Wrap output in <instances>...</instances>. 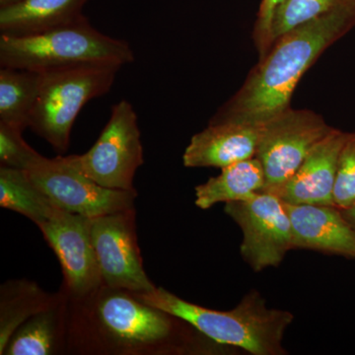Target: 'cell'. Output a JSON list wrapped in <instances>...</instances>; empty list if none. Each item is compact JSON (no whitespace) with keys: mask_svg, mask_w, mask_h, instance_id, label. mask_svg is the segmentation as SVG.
<instances>
[{"mask_svg":"<svg viewBox=\"0 0 355 355\" xmlns=\"http://www.w3.org/2000/svg\"><path fill=\"white\" fill-rule=\"evenodd\" d=\"M355 18V0L287 32L261 58L243 87L209 123H265L289 109L294 89L318 57Z\"/></svg>","mask_w":355,"mask_h":355,"instance_id":"1","label":"cell"},{"mask_svg":"<svg viewBox=\"0 0 355 355\" xmlns=\"http://www.w3.org/2000/svg\"><path fill=\"white\" fill-rule=\"evenodd\" d=\"M67 299L69 352L114 355L179 352V318L147 304L133 292L102 284L83 297Z\"/></svg>","mask_w":355,"mask_h":355,"instance_id":"2","label":"cell"},{"mask_svg":"<svg viewBox=\"0 0 355 355\" xmlns=\"http://www.w3.org/2000/svg\"><path fill=\"white\" fill-rule=\"evenodd\" d=\"M135 294L147 304L183 320L212 342L239 347L254 355L286 354L282 340L294 316L288 311L266 307L258 291H252L229 311L189 302L162 287Z\"/></svg>","mask_w":355,"mask_h":355,"instance_id":"3","label":"cell"},{"mask_svg":"<svg viewBox=\"0 0 355 355\" xmlns=\"http://www.w3.org/2000/svg\"><path fill=\"white\" fill-rule=\"evenodd\" d=\"M135 60L130 44L98 31L87 17L28 36L0 35V65L46 71L73 65H123Z\"/></svg>","mask_w":355,"mask_h":355,"instance_id":"4","label":"cell"},{"mask_svg":"<svg viewBox=\"0 0 355 355\" xmlns=\"http://www.w3.org/2000/svg\"><path fill=\"white\" fill-rule=\"evenodd\" d=\"M121 67L89 64L42 71L41 88L28 128L58 153H65L77 116L90 100L109 92Z\"/></svg>","mask_w":355,"mask_h":355,"instance_id":"5","label":"cell"},{"mask_svg":"<svg viewBox=\"0 0 355 355\" xmlns=\"http://www.w3.org/2000/svg\"><path fill=\"white\" fill-rule=\"evenodd\" d=\"M28 177L58 209L93 218L135 209V190L105 188L86 176L69 156L43 155L24 170Z\"/></svg>","mask_w":355,"mask_h":355,"instance_id":"6","label":"cell"},{"mask_svg":"<svg viewBox=\"0 0 355 355\" xmlns=\"http://www.w3.org/2000/svg\"><path fill=\"white\" fill-rule=\"evenodd\" d=\"M86 176L105 188L135 190L133 179L144 164L137 114L121 100L112 107L111 116L94 146L81 155H69Z\"/></svg>","mask_w":355,"mask_h":355,"instance_id":"7","label":"cell"},{"mask_svg":"<svg viewBox=\"0 0 355 355\" xmlns=\"http://www.w3.org/2000/svg\"><path fill=\"white\" fill-rule=\"evenodd\" d=\"M331 130L320 114L307 110L289 108L266 121L254 156L265 172L261 191L273 193L284 186Z\"/></svg>","mask_w":355,"mask_h":355,"instance_id":"8","label":"cell"},{"mask_svg":"<svg viewBox=\"0 0 355 355\" xmlns=\"http://www.w3.org/2000/svg\"><path fill=\"white\" fill-rule=\"evenodd\" d=\"M224 211L241 228L242 258L254 272L277 266L292 248L291 219L277 195L260 191L225 203Z\"/></svg>","mask_w":355,"mask_h":355,"instance_id":"9","label":"cell"},{"mask_svg":"<svg viewBox=\"0 0 355 355\" xmlns=\"http://www.w3.org/2000/svg\"><path fill=\"white\" fill-rule=\"evenodd\" d=\"M91 238L103 284L133 293L155 288L142 263L135 209L91 218Z\"/></svg>","mask_w":355,"mask_h":355,"instance_id":"10","label":"cell"},{"mask_svg":"<svg viewBox=\"0 0 355 355\" xmlns=\"http://www.w3.org/2000/svg\"><path fill=\"white\" fill-rule=\"evenodd\" d=\"M37 226L57 254L64 273L62 291L69 297H83L102 286L91 238V218L55 207L51 216Z\"/></svg>","mask_w":355,"mask_h":355,"instance_id":"11","label":"cell"},{"mask_svg":"<svg viewBox=\"0 0 355 355\" xmlns=\"http://www.w3.org/2000/svg\"><path fill=\"white\" fill-rule=\"evenodd\" d=\"M349 133L331 130L275 195L291 205H333L340 151Z\"/></svg>","mask_w":355,"mask_h":355,"instance_id":"12","label":"cell"},{"mask_svg":"<svg viewBox=\"0 0 355 355\" xmlns=\"http://www.w3.org/2000/svg\"><path fill=\"white\" fill-rule=\"evenodd\" d=\"M291 219L292 248L355 259V228L333 205L284 202Z\"/></svg>","mask_w":355,"mask_h":355,"instance_id":"13","label":"cell"},{"mask_svg":"<svg viewBox=\"0 0 355 355\" xmlns=\"http://www.w3.org/2000/svg\"><path fill=\"white\" fill-rule=\"evenodd\" d=\"M263 123L224 121L191 137L183 155L184 167L222 168L256 156Z\"/></svg>","mask_w":355,"mask_h":355,"instance_id":"14","label":"cell"},{"mask_svg":"<svg viewBox=\"0 0 355 355\" xmlns=\"http://www.w3.org/2000/svg\"><path fill=\"white\" fill-rule=\"evenodd\" d=\"M55 304L24 322L7 343L6 355H53L67 350L69 299L64 291Z\"/></svg>","mask_w":355,"mask_h":355,"instance_id":"15","label":"cell"},{"mask_svg":"<svg viewBox=\"0 0 355 355\" xmlns=\"http://www.w3.org/2000/svg\"><path fill=\"white\" fill-rule=\"evenodd\" d=\"M88 0H25L0 8V32L8 36L39 34L83 17Z\"/></svg>","mask_w":355,"mask_h":355,"instance_id":"16","label":"cell"},{"mask_svg":"<svg viewBox=\"0 0 355 355\" xmlns=\"http://www.w3.org/2000/svg\"><path fill=\"white\" fill-rule=\"evenodd\" d=\"M266 186L265 172L257 157L238 161L222 168L220 175L209 178L196 188V205L209 209L217 203L242 200L260 193Z\"/></svg>","mask_w":355,"mask_h":355,"instance_id":"17","label":"cell"},{"mask_svg":"<svg viewBox=\"0 0 355 355\" xmlns=\"http://www.w3.org/2000/svg\"><path fill=\"white\" fill-rule=\"evenodd\" d=\"M60 294L51 295L29 280L4 284L0 293V354H3L7 343L21 324L55 304Z\"/></svg>","mask_w":355,"mask_h":355,"instance_id":"18","label":"cell"},{"mask_svg":"<svg viewBox=\"0 0 355 355\" xmlns=\"http://www.w3.org/2000/svg\"><path fill=\"white\" fill-rule=\"evenodd\" d=\"M42 83V72L1 67L0 121L22 130L29 127Z\"/></svg>","mask_w":355,"mask_h":355,"instance_id":"19","label":"cell"},{"mask_svg":"<svg viewBox=\"0 0 355 355\" xmlns=\"http://www.w3.org/2000/svg\"><path fill=\"white\" fill-rule=\"evenodd\" d=\"M0 207L22 214L36 225L46 220L57 207L24 170L6 166L0 167Z\"/></svg>","mask_w":355,"mask_h":355,"instance_id":"20","label":"cell"},{"mask_svg":"<svg viewBox=\"0 0 355 355\" xmlns=\"http://www.w3.org/2000/svg\"><path fill=\"white\" fill-rule=\"evenodd\" d=\"M343 1L345 0H284L273 15L265 55L273 43L287 32L333 10Z\"/></svg>","mask_w":355,"mask_h":355,"instance_id":"21","label":"cell"},{"mask_svg":"<svg viewBox=\"0 0 355 355\" xmlns=\"http://www.w3.org/2000/svg\"><path fill=\"white\" fill-rule=\"evenodd\" d=\"M22 128L0 121V163L6 167L26 170L41 154L22 137Z\"/></svg>","mask_w":355,"mask_h":355,"instance_id":"22","label":"cell"},{"mask_svg":"<svg viewBox=\"0 0 355 355\" xmlns=\"http://www.w3.org/2000/svg\"><path fill=\"white\" fill-rule=\"evenodd\" d=\"M334 203L340 209L355 205V133H349L340 151Z\"/></svg>","mask_w":355,"mask_h":355,"instance_id":"23","label":"cell"},{"mask_svg":"<svg viewBox=\"0 0 355 355\" xmlns=\"http://www.w3.org/2000/svg\"><path fill=\"white\" fill-rule=\"evenodd\" d=\"M284 1V0H263L261 3L256 26V37L257 43L259 44L261 53L263 55L266 53V42L272 27L273 15L277 7Z\"/></svg>","mask_w":355,"mask_h":355,"instance_id":"24","label":"cell"},{"mask_svg":"<svg viewBox=\"0 0 355 355\" xmlns=\"http://www.w3.org/2000/svg\"><path fill=\"white\" fill-rule=\"evenodd\" d=\"M342 212L345 219L355 228V205L342 209Z\"/></svg>","mask_w":355,"mask_h":355,"instance_id":"25","label":"cell"},{"mask_svg":"<svg viewBox=\"0 0 355 355\" xmlns=\"http://www.w3.org/2000/svg\"><path fill=\"white\" fill-rule=\"evenodd\" d=\"M23 1H25V0H0V8H7V7L14 6Z\"/></svg>","mask_w":355,"mask_h":355,"instance_id":"26","label":"cell"}]
</instances>
